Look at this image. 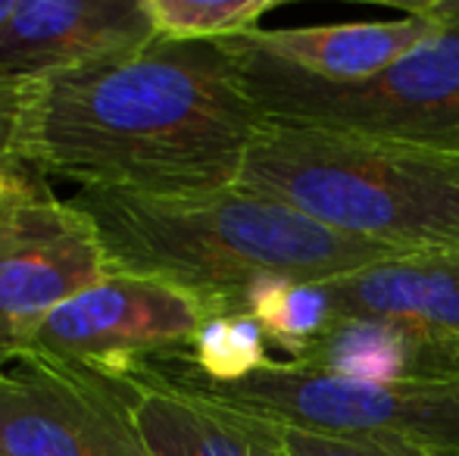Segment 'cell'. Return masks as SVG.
I'll return each mask as SVG.
<instances>
[{
    "label": "cell",
    "instance_id": "obj_16",
    "mask_svg": "<svg viewBox=\"0 0 459 456\" xmlns=\"http://www.w3.org/2000/svg\"><path fill=\"white\" fill-rule=\"evenodd\" d=\"M266 331L250 313H225L197 331L191 350L178 357L197 378L210 384H235L269 366Z\"/></svg>",
    "mask_w": 459,
    "mask_h": 456
},
{
    "label": "cell",
    "instance_id": "obj_18",
    "mask_svg": "<svg viewBox=\"0 0 459 456\" xmlns=\"http://www.w3.org/2000/svg\"><path fill=\"white\" fill-rule=\"evenodd\" d=\"M44 194H50V185L41 172L10 153H0V219Z\"/></svg>",
    "mask_w": 459,
    "mask_h": 456
},
{
    "label": "cell",
    "instance_id": "obj_9",
    "mask_svg": "<svg viewBox=\"0 0 459 456\" xmlns=\"http://www.w3.org/2000/svg\"><path fill=\"white\" fill-rule=\"evenodd\" d=\"M103 375L116 382L151 456H288L273 419L216 400L166 359Z\"/></svg>",
    "mask_w": 459,
    "mask_h": 456
},
{
    "label": "cell",
    "instance_id": "obj_10",
    "mask_svg": "<svg viewBox=\"0 0 459 456\" xmlns=\"http://www.w3.org/2000/svg\"><path fill=\"white\" fill-rule=\"evenodd\" d=\"M153 41L144 0H16L0 25V85L134 54Z\"/></svg>",
    "mask_w": 459,
    "mask_h": 456
},
{
    "label": "cell",
    "instance_id": "obj_11",
    "mask_svg": "<svg viewBox=\"0 0 459 456\" xmlns=\"http://www.w3.org/2000/svg\"><path fill=\"white\" fill-rule=\"evenodd\" d=\"M403 6V19L391 22L307 25V29H260L247 38L254 47L300 75L334 85H353L385 73L403 60L431 31V16L416 4Z\"/></svg>",
    "mask_w": 459,
    "mask_h": 456
},
{
    "label": "cell",
    "instance_id": "obj_5",
    "mask_svg": "<svg viewBox=\"0 0 459 456\" xmlns=\"http://www.w3.org/2000/svg\"><path fill=\"white\" fill-rule=\"evenodd\" d=\"M169 369L216 400L303 432L344 434L437 456H459V378L351 382L300 363H269L235 384H210L178 357Z\"/></svg>",
    "mask_w": 459,
    "mask_h": 456
},
{
    "label": "cell",
    "instance_id": "obj_15",
    "mask_svg": "<svg viewBox=\"0 0 459 456\" xmlns=\"http://www.w3.org/2000/svg\"><path fill=\"white\" fill-rule=\"evenodd\" d=\"M157 41L206 44L260 31L278 0H144Z\"/></svg>",
    "mask_w": 459,
    "mask_h": 456
},
{
    "label": "cell",
    "instance_id": "obj_17",
    "mask_svg": "<svg viewBox=\"0 0 459 456\" xmlns=\"http://www.w3.org/2000/svg\"><path fill=\"white\" fill-rule=\"evenodd\" d=\"M275 426L288 456H437L425 451H410V447L378 444V441L344 438V434L303 432V428L281 426V422H275Z\"/></svg>",
    "mask_w": 459,
    "mask_h": 456
},
{
    "label": "cell",
    "instance_id": "obj_6",
    "mask_svg": "<svg viewBox=\"0 0 459 456\" xmlns=\"http://www.w3.org/2000/svg\"><path fill=\"white\" fill-rule=\"evenodd\" d=\"M225 313L206 294L144 275L109 272L56 306L35 331L25 357L116 372L141 359L185 357L197 331Z\"/></svg>",
    "mask_w": 459,
    "mask_h": 456
},
{
    "label": "cell",
    "instance_id": "obj_2",
    "mask_svg": "<svg viewBox=\"0 0 459 456\" xmlns=\"http://www.w3.org/2000/svg\"><path fill=\"white\" fill-rule=\"evenodd\" d=\"M69 203L91 222L107 272L169 281L229 313L266 279L325 281L394 256L238 185L187 197L79 191Z\"/></svg>",
    "mask_w": 459,
    "mask_h": 456
},
{
    "label": "cell",
    "instance_id": "obj_8",
    "mask_svg": "<svg viewBox=\"0 0 459 456\" xmlns=\"http://www.w3.org/2000/svg\"><path fill=\"white\" fill-rule=\"evenodd\" d=\"M91 222L50 191L0 219V369L29 353L44 319L103 279Z\"/></svg>",
    "mask_w": 459,
    "mask_h": 456
},
{
    "label": "cell",
    "instance_id": "obj_13",
    "mask_svg": "<svg viewBox=\"0 0 459 456\" xmlns=\"http://www.w3.org/2000/svg\"><path fill=\"white\" fill-rule=\"evenodd\" d=\"M290 363L351 382H450L459 378V344L400 319L351 316Z\"/></svg>",
    "mask_w": 459,
    "mask_h": 456
},
{
    "label": "cell",
    "instance_id": "obj_7",
    "mask_svg": "<svg viewBox=\"0 0 459 456\" xmlns=\"http://www.w3.org/2000/svg\"><path fill=\"white\" fill-rule=\"evenodd\" d=\"M0 456H151L109 375L22 357L0 369Z\"/></svg>",
    "mask_w": 459,
    "mask_h": 456
},
{
    "label": "cell",
    "instance_id": "obj_19",
    "mask_svg": "<svg viewBox=\"0 0 459 456\" xmlns=\"http://www.w3.org/2000/svg\"><path fill=\"white\" fill-rule=\"evenodd\" d=\"M16 10V0H0V25L10 19V13Z\"/></svg>",
    "mask_w": 459,
    "mask_h": 456
},
{
    "label": "cell",
    "instance_id": "obj_4",
    "mask_svg": "<svg viewBox=\"0 0 459 456\" xmlns=\"http://www.w3.org/2000/svg\"><path fill=\"white\" fill-rule=\"evenodd\" d=\"M416 4L435 22L425 41L353 85L294 73L247 38H231L222 47L263 119L459 151V0Z\"/></svg>",
    "mask_w": 459,
    "mask_h": 456
},
{
    "label": "cell",
    "instance_id": "obj_1",
    "mask_svg": "<svg viewBox=\"0 0 459 456\" xmlns=\"http://www.w3.org/2000/svg\"><path fill=\"white\" fill-rule=\"evenodd\" d=\"M0 88L4 151L79 191L187 197L235 188L266 122L222 41H153Z\"/></svg>",
    "mask_w": 459,
    "mask_h": 456
},
{
    "label": "cell",
    "instance_id": "obj_12",
    "mask_svg": "<svg viewBox=\"0 0 459 456\" xmlns=\"http://www.w3.org/2000/svg\"><path fill=\"white\" fill-rule=\"evenodd\" d=\"M338 319H400L459 344V250L378 260L325 279Z\"/></svg>",
    "mask_w": 459,
    "mask_h": 456
},
{
    "label": "cell",
    "instance_id": "obj_14",
    "mask_svg": "<svg viewBox=\"0 0 459 456\" xmlns=\"http://www.w3.org/2000/svg\"><path fill=\"white\" fill-rule=\"evenodd\" d=\"M244 313L260 323L266 341L300 359L338 323V306L325 281L266 279L254 285L244 297Z\"/></svg>",
    "mask_w": 459,
    "mask_h": 456
},
{
    "label": "cell",
    "instance_id": "obj_3",
    "mask_svg": "<svg viewBox=\"0 0 459 456\" xmlns=\"http://www.w3.org/2000/svg\"><path fill=\"white\" fill-rule=\"evenodd\" d=\"M238 188L394 256L459 250V151L263 122Z\"/></svg>",
    "mask_w": 459,
    "mask_h": 456
}]
</instances>
